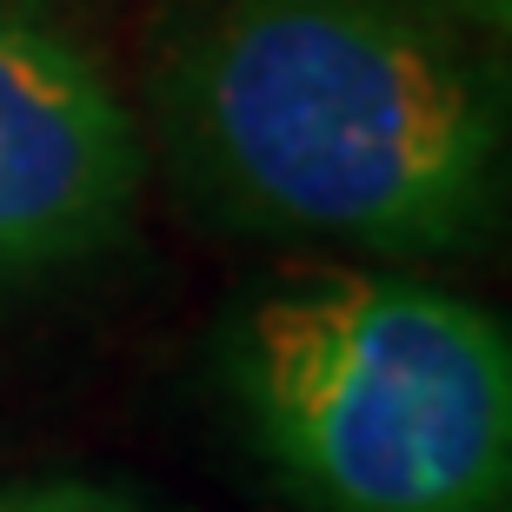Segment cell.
Returning <instances> with one entry per match:
<instances>
[{"label": "cell", "instance_id": "obj_1", "mask_svg": "<svg viewBox=\"0 0 512 512\" xmlns=\"http://www.w3.org/2000/svg\"><path fill=\"white\" fill-rule=\"evenodd\" d=\"M153 107L180 180L233 227L433 260L493 220L506 94L453 0H200Z\"/></svg>", "mask_w": 512, "mask_h": 512}, {"label": "cell", "instance_id": "obj_2", "mask_svg": "<svg viewBox=\"0 0 512 512\" xmlns=\"http://www.w3.org/2000/svg\"><path fill=\"white\" fill-rule=\"evenodd\" d=\"M266 459L320 512H506L512 346L439 286L326 266L240 333Z\"/></svg>", "mask_w": 512, "mask_h": 512}, {"label": "cell", "instance_id": "obj_3", "mask_svg": "<svg viewBox=\"0 0 512 512\" xmlns=\"http://www.w3.org/2000/svg\"><path fill=\"white\" fill-rule=\"evenodd\" d=\"M140 167V133L74 27L47 0H0V273L120 240Z\"/></svg>", "mask_w": 512, "mask_h": 512}, {"label": "cell", "instance_id": "obj_4", "mask_svg": "<svg viewBox=\"0 0 512 512\" xmlns=\"http://www.w3.org/2000/svg\"><path fill=\"white\" fill-rule=\"evenodd\" d=\"M0 512H153L133 506L120 493H100V486H27V493H7Z\"/></svg>", "mask_w": 512, "mask_h": 512}]
</instances>
